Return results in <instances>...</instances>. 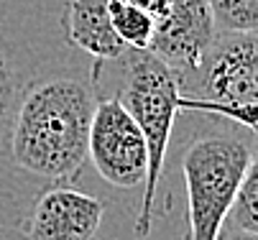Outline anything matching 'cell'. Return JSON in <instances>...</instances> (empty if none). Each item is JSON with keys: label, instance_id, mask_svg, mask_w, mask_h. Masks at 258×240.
I'll return each instance as SVG.
<instances>
[{"label": "cell", "instance_id": "obj_10", "mask_svg": "<svg viewBox=\"0 0 258 240\" xmlns=\"http://www.w3.org/2000/svg\"><path fill=\"white\" fill-rule=\"evenodd\" d=\"M223 230H243L258 232V164L253 161L250 169L238 187V194L230 204V212Z\"/></svg>", "mask_w": 258, "mask_h": 240}, {"label": "cell", "instance_id": "obj_4", "mask_svg": "<svg viewBox=\"0 0 258 240\" xmlns=\"http://www.w3.org/2000/svg\"><path fill=\"white\" fill-rule=\"evenodd\" d=\"M181 108L230 120L255 133L258 102V46L255 31L217 33L200 66L179 82Z\"/></svg>", "mask_w": 258, "mask_h": 240}, {"label": "cell", "instance_id": "obj_3", "mask_svg": "<svg viewBox=\"0 0 258 240\" xmlns=\"http://www.w3.org/2000/svg\"><path fill=\"white\" fill-rule=\"evenodd\" d=\"M255 161L253 133L212 130L187 146L181 174L187 187L189 240H217L245 171Z\"/></svg>", "mask_w": 258, "mask_h": 240}, {"label": "cell", "instance_id": "obj_12", "mask_svg": "<svg viewBox=\"0 0 258 240\" xmlns=\"http://www.w3.org/2000/svg\"><path fill=\"white\" fill-rule=\"evenodd\" d=\"M217 33L228 31H255L258 0H207Z\"/></svg>", "mask_w": 258, "mask_h": 240}, {"label": "cell", "instance_id": "obj_14", "mask_svg": "<svg viewBox=\"0 0 258 240\" xmlns=\"http://www.w3.org/2000/svg\"><path fill=\"white\" fill-rule=\"evenodd\" d=\"M125 3H131V6H136V8L146 11L154 21H156V18H161V16L166 13V8H169V0H125Z\"/></svg>", "mask_w": 258, "mask_h": 240}, {"label": "cell", "instance_id": "obj_8", "mask_svg": "<svg viewBox=\"0 0 258 240\" xmlns=\"http://www.w3.org/2000/svg\"><path fill=\"white\" fill-rule=\"evenodd\" d=\"M61 31L67 44L102 64H113L128 51L113 31L107 0H69L61 13Z\"/></svg>", "mask_w": 258, "mask_h": 240}, {"label": "cell", "instance_id": "obj_1", "mask_svg": "<svg viewBox=\"0 0 258 240\" xmlns=\"http://www.w3.org/2000/svg\"><path fill=\"white\" fill-rule=\"evenodd\" d=\"M97 87L77 74H46L21 87L6 153L26 177L51 184L75 182L87 164V138Z\"/></svg>", "mask_w": 258, "mask_h": 240}, {"label": "cell", "instance_id": "obj_15", "mask_svg": "<svg viewBox=\"0 0 258 240\" xmlns=\"http://www.w3.org/2000/svg\"><path fill=\"white\" fill-rule=\"evenodd\" d=\"M217 240H258V232H243V230H223Z\"/></svg>", "mask_w": 258, "mask_h": 240}, {"label": "cell", "instance_id": "obj_5", "mask_svg": "<svg viewBox=\"0 0 258 240\" xmlns=\"http://www.w3.org/2000/svg\"><path fill=\"white\" fill-rule=\"evenodd\" d=\"M87 158L110 187L125 192L143 189L149 151L136 120L115 95H97L95 100Z\"/></svg>", "mask_w": 258, "mask_h": 240}, {"label": "cell", "instance_id": "obj_11", "mask_svg": "<svg viewBox=\"0 0 258 240\" xmlns=\"http://www.w3.org/2000/svg\"><path fill=\"white\" fill-rule=\"evenodd\" d=\"M21 77L16 69V61L11 59V54L0 46V156L6 153V143H8V130H11V120L18 105V95H21Z\"/></svg>", "mask_w": 258, "mask_h": 240}, {"label": "cell", "instance_id": "obj_9", "mask_svg": "<svg viewBox=\"0 0 258 240\" xmlns=\"http://www.w3.org/2000/svg\"><path fill=\"white\" fill-rule=\"evenodd\" d=\"M107 13H110L113 31L118 33V39L128 49L149 51L151 36H154V26H156V21L149 13L125 3V0H107Z\"/></svg>", "mask_w": 258, "mask_h": 240}, {"label": "cell", "instance_id": "obj_6", "mask_svg": "<svg viewBox=\"0 0 258 240\" xmlns=\"http://www.w3.org/2000/svg\"><path fill=\"white\" fill-rule=\"evenodd\" d=\"M217 36L207 0H169V8L156 18L149 51L156 54L176 79H187Z\"/></svg>", "mask_w": 258, "mask_h": 240}, {"label": "cell", "instance_id": "obj_2", "mask_svg": "<svg viewBox=\"0 0 258 240\" xmlns=\"http://www.w3.org/2000/svg\"><path fill=\"white\" fill-rule=\"evenodd\" d=\"M115 64H120V79L115 97L136 120L146 151H149V166H146V182L141 194V207L136 217V235L146 237L151 232L156 215V197L164 177L166 151L171 141V130L176 113L181 108V87L176 74L151 51H133L128 49Z\"/></svg>", "mask_w": 258, "mask_h": 240}, {"label": "cell", "instance_id": "obj_7", "mask_svg": "<svg viewBox=\"0 0 258 240\" xmlns=\"http://www.w3.org/2000/svg\"><path fill=\"white\" fill-rule=\"evenodd\" d=\"M105 202L72 184L46 187L26 212L28 240H97Z\"/></svg>", "mask_w": 258, "mask_h": 240}, {"label": "cell", "instance_id": "obj_13", "mask_svg": "<svg viewBox=\"0 0 258 240\" xmlns=\"http://www.w3.org/2000/svg\"><path fill=\"white\" fill-rule=\"evenodd\" d=\"M23 222H26L23 202L11 192H0V240H28Z\"/></svg>", "mask_w": 258, "mask_h": 240}]
</instances>
